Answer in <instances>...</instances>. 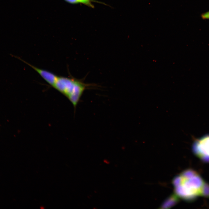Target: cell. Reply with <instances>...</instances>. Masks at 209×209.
Returning a JSON list of instances; mask_svg holds the SVG:
<instances>
[{
	"label": "cell",
	"mask_w": 209,
	"mask_h": 209,
	"mask_svg": "<svg viewBox=\"0 0 209 209\" xmlns=\"http://www.w3.org/2000/svg\"><path fill=\"white\" fill-rule=\"evenodd\" d=\"M36 71L47 83L53 87L55 83L58 76L47 70L37 68L20 59Z\"/></svg>",
	"instance_id": "cell-4"
},
{
	"label": "cell",
	"mask_w": 209,
	"mask_h": 209,
	"mask_svg": "<svg viewBox=\"0 0 209 209\" xmlns=\"http://www.w3.org/2000/svg\"><path fill=\"white\" fill-rule=\"evenodd\" d=\"M200 16L203 20H209V11L201 13Z\"/></svg>",
	"instance_id": "cell-7"
},
{
	"label": "cell",
	"mask_w": 209,
	"mask_h": 209,
	"mask_svg": "<svg viewBox=\"0 0 209 209\" xmlns=\"http://www.w3.org/2000/svg\"><path fill=\"white\" fill-rule=\"evenodd\" d=\"M205 183L197 172L190 169L182 172L173 181L176 194L183 199L189 201L201 196Z\"/></svg>",
	"instance_id": "cell-1"
},
{
	"label": "cell",
	"mask_w": 209,
	"mask_h": 209,
	"mask_svg": "<svg viewBox=\"0 0 209 209\" xmlns=\"http://www.w3.org/2000/svg\"><path fill=\"white\" fill-rule=\"evenodd\" d=\"M65 1L72 4H75L79 3L77 0H64Z\"/></svg>",
	"instance_id": "cell-8"
},
{
	"label": "cell",
	"mask_w": 209,
	"mask_h": 209,
	"mask_svg": "<svg viewBox=\"0 0 209 209\" xmlns=\"http://www.w3.org/2000/svg\"><path fill=\"white\" fill-rule=\"evenodd\" d=\"M192 149L197 157L205 162H209V134L196 140L193 143Z\"/></svg>",
	"instance_id": "cell-3"
},
{
	"label": "cell",
	"mask_w": 209,
	"mask_h": 209,
	"mask_svg": "<svg viewBox=\"0 0 209 209\" xmlns=\"http://www.w3.org/2000/svg\"><path fill=\"white\" fill-rule=\"evenodd\" d=\"M79 3H82L91 8H94V6L92 3V2H95L101 4H105L102 2L95 0H77Z\"/></svg>",
	"instance_id": "cell-5"
},
{
	"label": "cell",
	"mask_w": 209,
	"mask_h": 209,
	"mask_svg": "<svg viewBox=\"0 0 209 209\" xmlns=\"http://www.w3.org/2000/svg\"><path fill=\"white\" fill-rule=\"evenodd\" d=\"M93 85L72 77L58 76L53 87L68 99L75 110L84 91Z\"/></svg>",
	"instance_id": "cell-2"
},
{
	"label": "cell",
	"mask_w": 209,
	"mask_h": 209,
	"mask_svg": "<svg viewBox=\"0 0 209 209\" xmlns=\"http://www.w3.org/2000/svg\"><path fill=\"white\" fill-rule=\"evenodd\" d=\"M201 196L209 197V184L206 183L203 187Z\"/></svg>",
	"instance_id": "cell-6"
}]
</instances>
